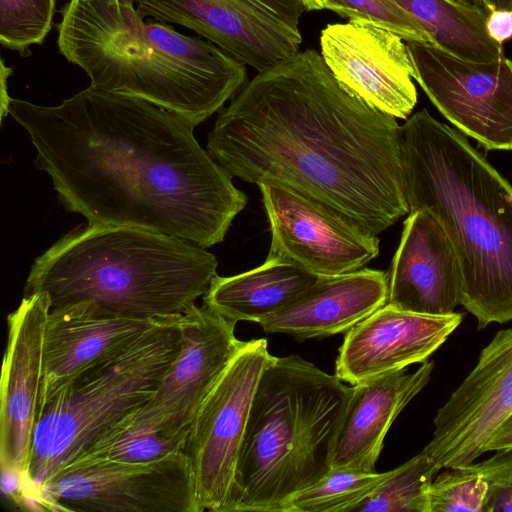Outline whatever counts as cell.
I'll return each instance as SVG.
<instances>
[{"label": "cell", "instance_id": "cell-1", "mask_svg": "<svg viewBox=\"0 0 512 512\" xmlns=\"http://www.w3.org/2000/svg\"><path fill=\"white\" fill-rule=\"evenodd\" d=\"M36 166L89 225L146 229L204 248L223 241L247 204L194 127L145 100L92 86L55 106L11 98Z\"/></svg>", "mask_w": 512, "mask_h": 512}, {"label": "cell", "instance_id": "cell-2", "mask_svg": "<svg viewBox=\"0 0 512 512\" xmlns=\"http://www.w3.org/2000/svg\"><path fill=\"white\" fill-rule=\"evenodd\" d=\"M207 151L233 177L296 190L376 236L409 213L401 126L346 90L313 49L247 81Z\"/></svg>", "mask_w": 512, "mask_h": 512}, {"label": "cell", "instance_id": "cell-3", "mask_svg": "<svg viewBox=\"0 0 512 512\" xmlns=\"http://www.w3.org/2000/svg\"><path fill=\"white\" fill-rule=\"evenodd\" d=\"M137 0H68L57 47L90 86L139 98L199 125L248 81L246 65L214 43L145 21Z\"/></svg>", "mask_w": 512, "mask_h": 512}, {"label": "cell", "instance_id": "cell-4", "mask_svg": "<svg viewBox=\"0 0 512 512\" xmlns=\"http://www.w3.org/2000/svg\"><path fill=\"white\" fill-rule=\"evenodd\" d=\"M409 212L442 226L462 272L461 305L479 330L512 320V185L465 134L422 109L401 126Z\"/></svg>", "mask_w": 512, "mask_h": 512}, {"label": "cell", "instance_id": "cell-5", "mask_svg": "<svg viewBox=\"0 0 512 512\" xmlns=\"http://www.w3.org/2000/svg\"><path fill=\"white\" fill-rule=\"evenodd\" d=\"M217 267L212 253L186 240L88 224L35 259L23 295L44 294L51 308L89 301L124 316L171 318L206 294Z\"/></svg>", "mask_w": 512, "mask_h": 512}, {"label": "cell", "instance_id": "cell-6", "mask_svg": "<svg viewBox=\"0 0 512 512\" xmlns=\"http://www.w3.org/2000/svg\"><path fill=\"white\" fill-rule=\"evenodd\" d=\"M351 395L298 355L271 356L258 381L223 512H287L289 501L332 469Z\"/></svg>", "mask_w": 512, "mask_h": 512}, {"label": "cell", "instance_id": "cell-7", "mask_svg": "<svg viewBox=\"0 0 512 512\" xmlns=\"http://www.w3.org/2000/svg\"><path fill=\"white\" fill-rule=\"evenodd\" d=\"M180 316L162 319L41 407L21 491L25 505L35 508L37 494L49 478L149 401L180 351Z\"/></svg>", "mask_w": 512, "mask_h": 512}, {"label": "cell", "instance_id": "cell-8", "mask_svg": "<svg viewBox=\"0 0 512 512\" xmlns=\"http://www.w3.org/2000/svg\"><path fill=\"white\" fill-rule=\"evenodd\" d=\"M35 509L82 512H200L182 450L148 462L82 456L40 488Z\"/></svg>", "mask_w": 512, "mask_h": 512}, {"label": "cell", "instance_id": "cell-9", "mask_svg": "<svg viewBox=\"0 0 512 512\" xmlns=\"http://www.w3.org/2000/svg\"><path fill=\"white\" fill-rule=\"evenodd\" d=\"M265 339L244 341L196 413L182 451L200 512H223L258 381L271 358Z\"/></svg>", "mask_w": 512, "mask_h": 512}, {"label": "cell", "instance_id": "cell-10", "mask_svg": "<svg viewBox=\"0 0 512 512\" xmlns=\"http://www.w3.org/2000/svg\"><path fill=\"white\" fill-rule=\"evenodd\" d=\"M178 326L180 351L153 396L102 440L126 431H138L157 433L184 445L200 406L244 341L235 335V322L205 305H195L181 315Z\"/></svg>", "mask_w": 512, "mask_h": 512}, {"label": "cell", "instance_id": "cell-11", "mask_svg": "<svg viewBox=\"0 0 512 512\" xmlns=\"http://www.w3.org/2000/svg\"><path fill=\"white\" fill-rule=\"evenodd\" d=\"M417 81L456 129L487 150H512V60L471 62L430 43L405 41Z\"/></svg>", "mask_w": 512, "mask_h": 512}, {"label": "cell", "instance_id": "cell-12", "mask_svg": "<svg viewBox=\"0 0 512 512\" xmlns=\"http://www.w3.org/2000/svg\"><path fill=\"white\" fill-rule=\"evenodd\" d=\"M145 17L196 32L260 72L299 51L303 0H137Z\"/></svg>", "mask_w": 512, "mask_h": 512}, {"label": "cell", "instance_id": "cell-13", "mask_svg": "<svg viewBox=\"0 0 512 512\" xmlns=\"http://www.w3.org/2000/svg\"><path fill=\"white\" fill-rule=\"evenodd\" d=\"M271 230L268 257L292 262L319 276L363 268L379 254V238L286 186L258 184Z\"/></svg>", "mask_w": 512, "mask_h": 512}, {"label": "cell", "instance_id": "cell-14", "mask_svg": "<svg viewBox=\"0 0 512 512\" xmlns=\"http://www.w3.org/2000/svg\"><path fill=\"white\" fill-rule=\"evenodd\" d=\"M512 414V327L498 331L462 383L439 408L422 450L441 468L466 466Z\"/></svg>", "mask_w": 512, "mask_h": 512}, {"label": "cell", "instance_id": "cell-15", "mask_svg": "<svg viewBox=\"0 0 512 512\" xmlns=\"http://www.w3.org/2000/svg\"><path fill=\"white\" fill-rule=\"evenodd\" d=\"M321 56L335 79L369 106L408 119L417 103L414 69L406 42L368 18L328 24Z\"/></svg>", "mask_w": 512, "mask_h": 512}, {"label": "cell", "instance_id": "cell-16", "mask_svg": "<svg viewBox=\"0 0 512 512\" xmlns=\"http://www.w3.org/2000/svg\"><path fill=\"white\" fill-rule=\"evenodd\" d=\"M51 305L44 294L23 295L9 314L1 375L0 466L2 474L26 479L41 406L43 344Z\"/></svg>", "mask_w": 512, "mask_h": 512}, {"label": "cell", "instance_id": "cell-17", "mask_svg": "<svg viewBox=\"0 0 512 512\" xmlns=\"http://www.w3.org/2000/svg\"><path fill=\"white\" fill-rule=\"evenodd\" d=\"M463 314L428 315L384 305L345 333L335 375L355 385L428 360Z\"/></svg>", "mask_w": 512, "mask_h": 512}, {"label": "cell", "instance_id": "cell-18", "mask_svg": "<svg viewBox=\"0 0 512 512\" xmlns=\"http://www.w3.org/2000/svg\"><path fill=\"white\" fill-rule=\"evenodd\" d=\"M161 320L116 314L89 301L51 308L43 344L40 409L76 377L130 346Z\"/></svg>", "mask_w": 512, "mask_h": 512}, {"label": "cell", "instance_id": "cell-19", "mask_svg": "<svg viewBox=\"0 0 512 512\" xmlns=\"http://www.w3.org/2000/svg\"><path fill=\"white\" fill-rule=\"evenodd\" d=\"M462 272L442 226L426 210L409 212L388 274L387 304L428 315L455 312Z\"/></svg>", "mask_w": 512, "mask_h": 512}, {"label": "cell", "instance_id": "cell-20", "mask_svg": "<svg viewBox=\"0 0 512 512\" xmlns=\"http://www.w3.org/2000/svg\"><path fill=\"white\" fill-rule=\"evenodd\" d=\"M388 274L361 268L319 277L290 304L259 324L268 333L298 341L346 333L387 304Z\"/></svg>", "mask_w": 512, "mask_h": 512}, {"label": "cell", "instance_id": "cell-21", "mask_svg": "<svg viewBox=\"0 0 512 512\" xmlns=\"http://www.w3.org/2000/svg\"><path fill=\"white\" fill-rule=\"evenodd\" d=\"M433 369L434 363L426 360L412 373L402 369L353 385L338 431L332 468L375 471L392 423L427 385Z\"/></svg>", "mask_w": 512, "mask_h": 512}, {"label": "cell", "instance_id": "cell-22", "mask_svg": "<svg viewBox=\"0 0 512 512\" xmlns=\"http://www.w3.org/2000/svg\"><path fill=\"white\" fill-rule=\"evenodd\" d=\"M319 276L278 257L234 276L216 275L203 305L233 321L260 323L290 304Z\"/></svg>", "mask_w": 512, "mask_h": 512}, {"label": "cell", "instance_id": "cell-23", "mask_svg": "<svg viewBox=\"0 0 512 512\" xmlns=\"http://www.w3.org/2000/svg\"><path fill=\"white\" fill-rule=\"evenodd\" d=\"M410 14L436 46L462 59L488 63L504 55L503 44L490 37L488 12L454 0H391Z\"/></svg>", "mask_w": 512, "mask_h": 512}, {"label": "cell", "instance_id": "cell-24", "mask_svg": "<svg viewBox=\"0 0 512 512\" xmlns=\"http://www.w3.org/2000/svg\"><path fill=\"white\" fill-rule=\"evenodd\" d=\"M442 468L426 453L387 472L353 512H430L429 487Z\"/></svg>", "mask_w": 512, "mask_h": 512}, {"label": "cell", "instance_id": "cell-25", "mask_svg": "<svg viewBox=\"0 0 512 512\" xmlns=\"http://www.w3.org/2000/svg\"><path fill=\"white\" fill-rule=\"evenodd\" d=\"M387 472L332 468L318 483L296 494L287 512H353Z\"/></svg>", "mask_w": 512, "mask_h": 512}, {"label": "cell", "instance_id": "cell-26", "mask_svg": "<svg viewBox=\"0 0 512 512\" xmlns=\"http://www.w3.org/2000/svg\"><path fill=\"white\" fill-rule=\"evenodd\" d=\"M56 0H0V44L22 56L52 29Z\"/></svg>", "mask_w": 512, "mask_h": 512}, {"label": "cell", "instance_id": "cell-27", "mask_svg": "<svg viewBox=\"0 0 512 512\" xmlns=\"http://www.w3.org/2000/svg\"><path fill=\"white\" fill-rule=\"evenodd\" d=\"M429 487L430 512H485L488 484L472 464L446 468Z\"/></svg>", "mask_w": 512, "mask_h": 512}, {"label": "cell", "instance_id": "cell-28", "mask_svg": "<svg viewBox=\"0 0 512 512\" xmlns=\"http://www.w3.org/2000/svg\"><path fill=\"white\" fill-rule=\"evenodd\" d=\"M343 18H368L398 34L404 41L435 45L430 34L405 10L391 0H331Z\"/></svg>", "mask_w": 512, "mask_h": 512}, {"label": "cell", "instance_id": "cell-29", "mask_svg": "<svg viewBox=\"0 0 512 512\" xmlns=\"http://www.w3.org/2000/svg\"><path fill=\"white\" fill-rule=\"evenodd\" d=\"M183 444L157 433L126 431L94 444L83 455L124 462H148L182 450Z\"/></svg>", "mask_w": 512, "mask_h": 512}, {"label": "cell", "instance_id": "cell-30", "mask_svg": "<svg viewBox=\"0 0 512 512\" xmlns=\"http://www.w3.org/2000/svg\"><path fill=\"white\" fill-rule=\"evenodd\" d=\"M472 465L488 484L485 512L512 511V448L497 450L490 458Z\"/></svg>", "mask_w": 512, "mask_h": 512}, {"label": "cell", "instance_id": "cell-31", "mask_svg": "<svg viewBox=\"0 0 512 512\" xmlns=\"http://www.w3.org/2000/svg\"><path fill=\"white\" fill-rule=\"evenodd\" d=\"M486 28L492 39L500 44L512 38V12L495 10L488 13Z\"/></svg>", "mask_w": 512, "mask_h": 512}, {"label": "cell", "instance_id": "cell-32", "mask_svg": "<svg viewBox=\"0 0 512 512\" xmlns=\"http://www.w3.org/2000/svg\"><path fill=\"white\" fill-rule=\"evenodd\" d=\"M512 448V414L497 428L484 446V453Z\"/></svg>", "mask_w": 512, "mask_h": 512}, {"label": "cell", "instance_id": "cell-33", "mask_svg": "<svg viewBox=\"0 0 512 512\" xmlns=\"http://www.w3.org/2000/svg\"><path fill=\"white\" fill-rule=\"evenodd\" d=\"M0 74H1V116L3 115L10 96L7 93V82L9 77L13 74V67L5 65L4 59L0 62Z\"/></svg>", "mask_w": 512, "mask_h": 512}, {"label": "cell", "instance_id": "cell-34", "mask_svg": "<svg viewBox=\"0 0 512 512\" xmlns=\"http://www.w3.org/2000/svg\"><path fill=\"white\" fill-rule=\"evenodd\" d=\"M475 4L484 8L488 13L495 10L512 12V0H474Z\"/></svg>", "mask_w": 512, "mask_h": 512}, {"label": "cell", "instance_id": "cell-35", "mask_svg": "<svg viewBox=\"0 0 512 512\" xmlns=\"http://www.w3.org/2000/svg\"><path fill=\"white\" fill-rule=\"evenodd\" d=\"M303 3L306 11H334V5L331 0H303Z\"/></svg>", "mask_w": 512, "mask_h": 512}, {"label": "cell", "instance_id": "cell-36", "mask_svg": "<svg viewBox=\"0 0 512 512\" xmlns=\"http://www.w3.org/2000/svg\"><path fill=\"white\" fill-rule=\"evenodd\" d=\"M466 4H475L474 0H454ZM476 5V4H475Z\"/></svg>", "mask_w": 512, "mask_h": 512}]
</instances>
